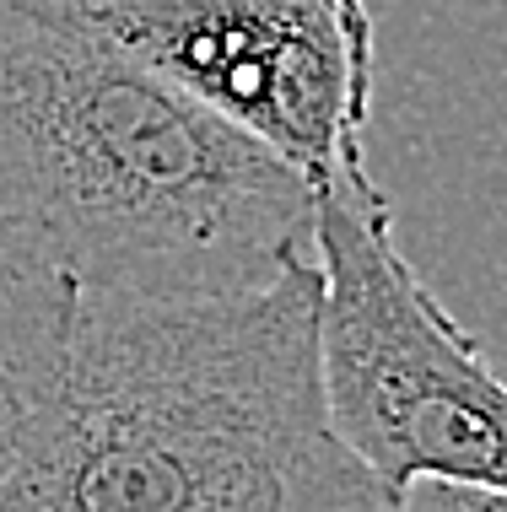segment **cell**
I'll return each mask as SVG.
<instances>
[{"label": "cell", "mask_w": 507, "mask_h": 512, "mask_svg": "<svg viewBox=\"0 0 507 512\" xmlns=\"http://www.w3.org/2000/svg\"><path fill=\"white\" fill-rule=\"evenodd\" d=\"M400 512H507V486H448L416 480L400 496Z\"/></svg>", "instance_id": "6"}, {"label": "cell", "mask_w": 507, "mask_h": 512, "mask_svg": "<svg viewBox=\"0 0 507 512\" xmlns=\"http://www.w3.org/2000/svg\"><path fill=\"white\" fill-rule=\"evenodd\" d=\"M114 44L308 184L367 162V0H71Z\"/></svg>", "instance_id": "4"}, {"label": "cell", "mask_w": 507, "mask_h": 512, "mask_svg": "<svg viewBox=\"0 0 507 512\" xmlns=\"http://www.w3.org/2000/svg\"><path fill=\"white\" fill-rule=\"evenodd\" d=\"M0 227L81 292H232L313 259V184L71 0H0Z\"/></svg>", "instance_id": "2"}, {"label": "cell", "mask_w": 507, "mask_h": 512, "mask_svg": "<svg viewBox=\"0 0 507 512\" xmlns=\"http://www.w3.org/2000/svg\"><path fill=\"white\" fill-rule=\"evenodd\" d=\"M81 286L0 227V486L44 437L71 372Z\"/></svg>", "instance_id": "5"}, {"label": "cell", "mask_w": 507, "mask_h": 512, "mask_svg": "<svg viewBox=\"0 0 507 512\" xmlns=\"http://www.w3.org/2000/svg\"><path fill=\"white\" fill-rule=\"evenodd\" d=\"M319 265L232 292H81L71 372L0 512H367L319 394Z\"/></svg>", "instance_id": "1"}, {"label": "cell", "mask_w": 507, "mask_h": 512, "mask_svg": "<svg viewBox=\"0 0 507 512\" xmlns=\"http://www.w3.org/2000/svg\"><path fill=\"white\" fill-rule=\"evenodd\" d=\"M313 265L324 415L383 496L507 486V378L405 259L367 162L313 184Z\"/></svg>", "instance_id": "3"}, {"label": "cell", "mask_w": 507, "mask_h": 512, "mask_svg": "<svg viewBox=\"0 0 507 512\" xmlns=\"http://www.w3.org/2000/svg\"><path fill=\"white\" fill-rule=\"evenodd\" d=\"M367 512H400V502H383V507H367Z\"/></svg>", "instance_id": "7"}]
</instances>
